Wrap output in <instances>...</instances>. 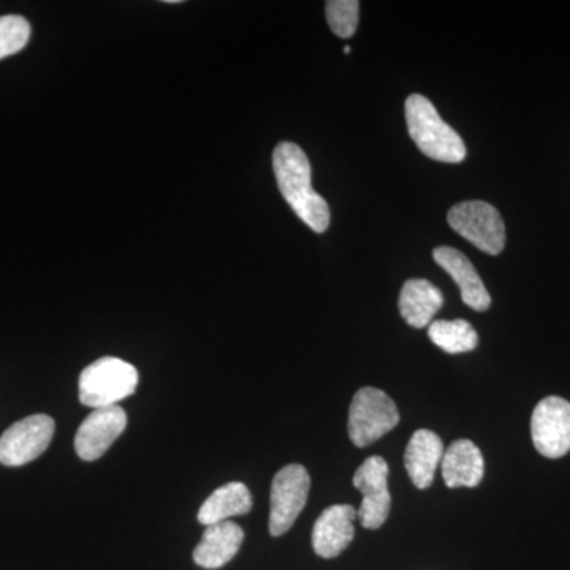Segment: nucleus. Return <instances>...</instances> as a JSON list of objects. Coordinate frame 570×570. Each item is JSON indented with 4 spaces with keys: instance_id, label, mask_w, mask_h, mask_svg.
I'll list each match as a JSON object with an SVG mask.
<instances>
[{
    "instance_id": "20e7f679",
    "label": "nucleus",
    "mask_w": 570,
    "mask_h": 570,
    "mask_svg": "<svg viewBox=\"0 0 570 570\" xmlns=\"http://www.w3.org/2000/svg\"><path fill=\"white\" fill-rule=\"evenodd\" d=\"M400 422L395 401L374 387H363L355 393L348 409V438L356 448H367L384 438Z\"/></svg>"
},
{
    "instance_id": "f257e3e1",
    "label": "nucleus",
    "mask_w": 570,
    "mask_h": 570,
    "mask_svg": "<svg viewBox=\"0 0 570 570\" xmlns=\"http://www.w3.org/2000/svg\"><path fill=\"white\" fill-rule=\"evenodd\" d=\"M277 187L296 216L316 234L328 228L330 206L313 189L311 184V164L305 151L295 142H279L273 153Z\"/></svg>"
},
{
    "instance_id": "f3484780",
    "label": "nucleus",
    "mask_w": 570,
    "mask_h": 570,
    "mask_svg": "<svg viewBox=\"0 0 570 570\" xmlns=\"http://www.w3.org/2000/svg\"><path fill=\"white\" fill-rule=\"evenodd\" d=\"M253 509V497L245 483L230 482L214 490L198 510L197 519L205 527L230 521L232 517L246 515Z\"/></svg>"
},
{
    "instance_id": "39448f33",
    "label": "nucleus",
    "mask_w": 570,
    "mask_h": 570,
    "mask_svg": "<svg viewBox=\"0 0 570 570\" xmlns=\"http://www.w3.org/2000/svg\"><path fill=\"white\" fill-rule=\"evenodd\" d=\"M449 224L478 249L490 255L502 253L505 246V225L498 209L487 202L471 200L453 206Z\"/></svg>"
},
{
    "instance_id": "a211bd4d",
    "label": "nucleus",
    "mask_w": 570,
    "mask_h": 570,
    "mask_svg": "<svg viewBox=\"0 0 570 570\" xmlns=\"http://www.w3.org/2000/svg\"><path fill=\"white\" fill-rule=\"evenodd\" d=\"M428 336L448 354H464L474 351L479 335L474 326L466 321H434L428 328Z\"/></svg>"
},
{
    "instance_id": "f03ea898",
    "label": "nucleus",
    "mask_w": 570,
    "mask_h": 570,
    "mask_svg": "<svg viewBox=\"0 0 570 570\" xmlns=\"http://www.w3.org/2000/svg\"><path fill=\"white\" fill-rule=\"evenodd\" d=\"M409 135L420 151L438 163L460 164L466 157V146L459 134L439 116L434 105L420 94L406 100Z\"/></svg>"
},
{
    "instance_id": "2eb2a0df",
    "label": "nucleus",
    "mask_w": 570,
    "mask_h": 570,
    "mask_svg": "<svg viewBox=\"0 0 570 570\" xmlns=\"http://www.w3.org/2000/svg\"><path fill=\"white\" fill-rule=\"evenodd\" d=\"M442 456L444 445L434 431L419 430L412 434L404 453V463L409 478L419 490H426L433 483Z\"/></svg>"
},
{
    "instance_id": "423d86ee",
    "label": "nucleus",
    "mask_w": 570,
    "mask_h": 570,
    "mask_svg": "<svg viewBox=\"0 0 570 570\" xmlns=\"http://www.w3.org/2000/svg\"><path fill=\"white\" fill-rule=\"evenodd\" d=\"M309 489V472L302 464H287L277 472L272 483L269 534L279 538L294 527L305 509Z\"/></svg>"
},
{
    "instance_id": "f8f14e48",
    "label": "nucleus",
    "mask_w": 570,
    "mask_h": 570,
    "mask_svg": "<svg viewBox=\"0 0 570 570\" xmlns=\"http://www.w3.org/2000/svg\"><path fill=\"white\" fill-rule=\"evenodd\" d=\"M433 257L436 264L448 272L459 285L464 305L478 313L489 309L491 305L489 291L466 255L453 247L441 246L434 249Z\"/></svg>"
},
{
    "instance_id": "6e6552de",
    "label": "nucleus",
    "mask_w": 570,
    "mask_h": 570,
    "mask_svg": "<svg viewBox=\"0 0 570 570\" xmlns=\"http://www.w3.org/2000/svg\"><path fill=\"white\" fill-rule=\"evenodd\" d=\"M354 487L363 494L356 519L366 530H379L387 521L392 509L389 491V464L382 456H371L356 469Z\"/></svg>"
},
{
    "instance_id": "412c9836",
    "label": "nucleus",
    "mask_w": 570,
    "mask_h": 570,
    "mask_svg": "<svg viewBox=\"0 0 570 570\" xmlns=\"http://www.w3.org/2000/svg\"><path fill=\"white\" fill-rule=\"evenodd\" d=\"M344 52H346V55H348V52H351V47H344Z\"/></svg>"
},
{
    "instance_id": "0eeeda50",
    "label": "nucleus",
    "mask_w": 570,
    "mask_h": 570,
    "mask_svg": "<svg viewBox=\"0 0 570 570\" xmlns=\"http://www.w3.org/2000/svg\"><path fill=\"white\" fill-rule=\"evenodd\" d=\"M55 428V420L45 414L29 415L13 423L0 436V464L17 468L39 459L50 448Z\"/></svg>"
},
{
    "instance_id": "7ed1b4c3",
    "label": "nucleus",
    "mask_w": 570,
    "mask_h": 570,
    "mask_svg": "<svg viewBox=\"0 0 570 570\" xmlns=\"http://www.w3.org/2000/svg\"><path fill=\"white\" fill-rule=\"evenodd\" d=\"M138 382L137 367L116 356H104L82 370L78 396L82 406H118L119 401L137 392Z\"/></svg>"
},
{
    "instance_id": "9d476101",
    "label": "nucleus",
    "mask_w": 570,
    "mask_h": 570,
    "mask_svg": "<svg viewBox=\"0 0 570 570\" xmlns=\"http://www.w3.org/2000/svg\"><path fill=\"white\" fill-rule=\"evenodd\" d=\"M127 426L122 407L94 409L75 434V452L82 461H96L121 436Z\"/></svg>"
},
{
    "instance_id": "4468645a",
    "label": "nucleus",
    "mask_w": 570,
    "mask_h": 570,
    "mask_svg": "<svg viewBox=\"0 0 570 570\" xmlns=\"http://www.w3.org/2000/svg\"><path fill=\"white\" fill-rule=\"evenodd\" d=\"M442 478L449 489H474L485 474V461L482 452L469 439H459L442 456Z\"/></svg>"
},
{
    "instance_id": "ddd939ff",
    "label": "nucleus",
    "mask_w": 570,
    "mask_h": 570,
    "mask_svg": "<svg viewBox=\"0 0 570 570\" xmlns=\"http://www.w3.org/2000/svg\"><path fill=\"white\" fill-rule=\"evenodd\" d=\"M245 531L234 521L209 524L204 538L195 547V564L204 569H219L230 562L242 549Z\"/></svg>"
},
{
    "instance_id": "6ab92c4d",
    "label": "nucleus",
    "mask_w": 570,
    "mask_h": 570,
    "mask_svg": "<svg viewBox=\"0 0 570 570\" xmlns=\"http://www.w3.org/2000/svg\"><path fill=\"white\" fill-rule=\"evenodd\" d=\"M31 39V24L18 14L0 17V59L24 50Z\"/></svg>"
},
{
    "instance_id": "aec40b11",
    "label": "nucleus",
    "mask_w": 570,
    "mask_h": 570,
    "mask_svg": "<svg viewBox=\"0 0 570 570\" xmlns=\"http://www.w3.org/2000/svg\"><path fill=\"white\" fill-rule=\"evenodd\" d=\"M360 3L356 0H330L326 2V21L341 39H351L358 26Z\"/></svg>"
},
{
    "instance_id": "dca6fc26",
    "label": "nucleus",
    "mask_w": 570,
    "mask_h": 570,
    "mask_svg": "<svg viewBox=\"0 0 570 570\" xmlns=\"http://www.w3.org/2000/svg\"><path fill=\"white\" fill-rule=\"evenodd\" d=\"M401 317L414 328H425L444 306V295L426 279H409L401 288Z\"/></svg>"
},
{
    "instance_id": "9b49d317",
    "label": "nucleus",
    "mask_w": 570,
    "mask_h": 570,
    "mask_svg": "<svg viewBox=\"0 0 570 570\" xmlns=\"http://www.w3.org/2000/svg\"><path fill=\"white\" fill-rule=\"evenodd\" d=\"M356 510L348 504L325 509L313 530V549L325 560L340 557L355 538Z\"/></svg>"
},
{
    "instance_id": "1a4fd4ad",
    "label": "nucleus",
    "mask_w": 570,
    "mask_h": 570,
    "mask_svg": "<svg viewBox=\"0 0 570 570\" xmlns=\"http://www.w3.org/2000/svg\"><path fill=\"white\" fill-rule=\"evenodd\" d=\"M531 436L540 455L557 460L570 450V403L560 396L540 401L532 412Z\"/></svg>"
}]
</instances>
